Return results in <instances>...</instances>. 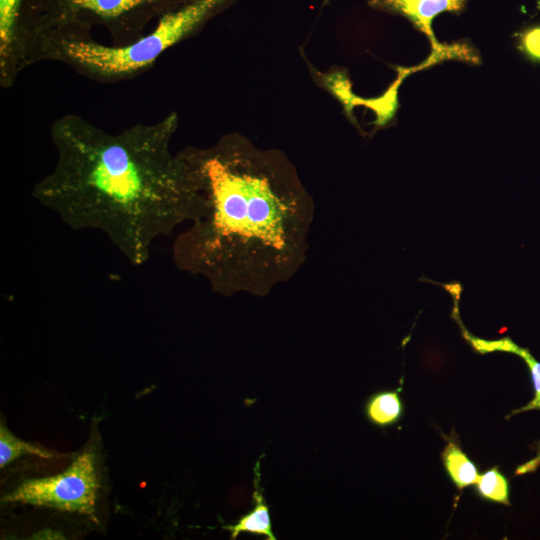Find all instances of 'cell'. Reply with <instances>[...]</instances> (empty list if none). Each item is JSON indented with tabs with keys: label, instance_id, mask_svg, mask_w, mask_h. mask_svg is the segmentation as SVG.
I'll list each match as a JSON object with an SVG mask.
<instances>
[{
	"label": "cell",
	"instance_id": "14",
	"mask_svg": "<svg viewBox=\"0 0 540 540\" xmlns=\"http://www.w3.org/2000/svg\"><path fill=\"white\" fill-rule=\"evenodd\" d=\"M522 44L531 57L540 60V27L528 30L523 35Z\"/></svg>",
	"mask_w": 540,
	"mask_h": 540
},
{
	"label": "cell",
	"instance_id": "8",
	"mask_svg": "<svg viewBox=\"0 0 540 540\" xmlns=\"http://www.w3.org/2000/svg\"><path fill=\"white\" fill-rule=\"evenodd\" d=\"M364 413L375 426L384 428L396 424L403 413L399 390H384L372 394L365 403Z\"/></svg>",
	"mask_w": 540,
	"mask_h": 540
},
{
	"label": "cell",
	"instance_id": "4",
	"mask_svg": "<svg viewBox=\"0 0 540 540\" xmlns=\"http://www.w3.org/2000/svg\"><path fill=\"white\" fill-rule=\"evenodd\" d=\"M191 1L24 0L18 28L21 69L26 49L41 38L91 37V30L100 26L107 30L113 45H126L143 37L152 20Z\"/></svg>",
	"mask_w": 540,
	"mask_h": 540
},
{
	"label": "cell",
	"instance_id": "2",
	"mask_svg": "<svg viewBox=\"0 0 540 540\" xmlns=\"http://www.w3.org/2000/svg\"><path fill=\"white\" fill-rule=\"evenodd\" d=\"M184 150L204 205L173 242L176 268L227 297H264L293 278L307 259L315 206L286 154L235 132Z\"/></svg>",
	"mask_w": 540,
	"mask_h": 540
},
{
	"label": "cell",
	"instance_id": "10",
	"mask_svg": "<svg viewBox=\"0 0 540 540\" xmlns=\"http://www.w3.org/2000/svg\"><path fill=\"white\" fill-rule=\"evenodd\" d=\"M24 0H0V50L13 52L18 45V28Z\"/></svg>",
	"mask_w": 540,
	"mask_h": 540
},
{
	"label": "cell",
	"instance_id": "12",
	"mask_svg": "<svg viewBox=\"0 0 540 540\" xmlns=\"http://www.w3.org/2000/svg\"><path fill=\"white\" fill-rule=\"evenodd\" d=\"M475 484L476 490L482 498L509 505V483L497 467L479 475Z\"/></svg>",
	"mask_w": 540,
	"mask_h": 540
},
{
	"label": "cell",
	"instance_id": "1",
	"mask_svg": "<svg viewBox=\"0 0 540 540\" xmlns=\"http://www.w3.org/2000/svg\"><path fill=\"white\" fill-rule=\"evenodd\" d=\"M178 126L176 112L118 133L63 115L50 127L55 166L32 196L71 229L101 232L132 266H142L157 238L203 209L193 163L184 149L171 150Z\"/></svg>",
	"mask_w": 540,
	"mask_h": 540
},
{
	"label": "cell",
	"instance_id": "3",
	"mask_svg": "<svg viewBox=\"0 0 540 540\" xmlns=\"http://www.w3.org/2000/svg\"><path fill=\"white\" fill-rule=\"evenodd\" d=\"M230 0H193L169 12L150 32L126 45L86 38L47 37L32 43L23 56V69L42 61L65 64L83 77L113 84L147 72L169 48L189 38Z\"/></svg>",
	"mask_w": 540,
	"mask_h": 540
},
{
	"label": "cell",
	"instance_id": "6",
	"mask_svg": "<svg viewBox=\"0 0 540 540\" xmlns=\"http://www.w3.org/2000/svg\"><path fill=\"white\" fill-rule=\"evenodd\" d=\"M465 0H374L373 5L391 12H396L410 20L424 32L435 47L436 40L432 31V22L443 12H458L464 7Z\"/></svg>",
	"mask_w": 540,
	"mask_h": 540
},
{
	"label": "cell",
	"instance_id": "13",
	"mask_svg": "<svg viewBox=\"0 0 540 540\" xmlns=\"http://www.w3.org/2000/svg\"><path fill=\"white\" fill-rule=\"evenodd\" d=\"M516 355L520 356L529 368L534 386V398L527 405L512 411L510 416L524 411L540 410V362L527 348L519 346Z\"/></svg>",
	"mask_w": 540,
	"mask_h": 540
},
{
	"label": "cell",
	"instance_id": "11",
	"mask_svg": "<svg viewBox=\"0 0 540 540\" xmlns=\"http://www.w3.org/2000/svg\"><path fill=\"white\" fill-rule=\"evenodd\" d=\"M36 455L44 459L59 457L58 454L38 447L29 442H24L13 435L4 424L0 426V467L3 468L9 462L22 455Z\"/></svg>",
	"mask_w": 540,
	"mask_h": 540
},
{
	"label": "cell",
	"instance_id": "9",
	"mask_svg": "<svg viewBox=\"0 0 540 540\" xmlns=\"http://www.w3.org/2000/svg\"><path fill=\"white\" fill-rule=\"evenodd\" d=\"M442 460L449 478L458 489L475 484L479 478L475 464L454 442H449L442 452Z\"/></svg>",
	"mask_w": 540,
	"mask_h": 540
},
{
	"label": "cell",
	"instance_id": "7",
	"mask_svg": "<svg viewBox=\"0 0 540 540\" xmlns=\"http://www.w3.org/2000/svg\"><path fill=\"white\" fill-rule=\"evenodd\" d=\"M260 471L259 462L255 467V490L253 493V499L255 502L254 508L247 514L241 516L237 523L226 525L223 527L231 534V539H236L241 533L254 534L257 536H265L268 540H276V537L272 530L271 516L269 507L264 499L262 490L259 486Z\"/></svg>",
	"mask_w": 540,
	"mask_h": 540
},
{
	"label": "cell",
	"instance_id": "5",
	"mask_svg": "<svg viewBox=\"0 0 540 540\" xmlns=\"http://www.w3.org/2000/svg\"><path fill=\"white\" fill-rule=\"evenodd\" d=\"M99 486L95 453L89 448L80 453L64 472L27 479L6 494L2 501L93 515Z\"/></svg>",
	"mask_w": 540,
	"mask_h": 540
}]
</instances>
